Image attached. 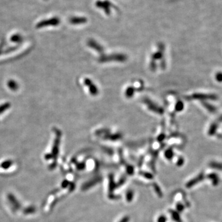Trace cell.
Instances as JSON below:
<instances>
[{
  "mask_svg": "<svg viewBox=\"0 0 222 222\" xmlns=\"http://www.w3.org/2000/svg\"><path fill=\"white\" fill-rule=\"evenodd\" d=\"M99 180H100V178H97L92 179V180L89 181V182L86 183L85 184H83V186H82V189L83 190L88 189L90 188V187H91L93 186V185H95L96 183H98V181H99Z\"/></svg>",
  "mask_w": 222,
  "mask_h": 222,
  "instance_id": "6da1fadb",
  "label": "cell"
},
{
  "mask_svg": "<svg viewBox=\"0 0 222 222\" xmlns=\"http://www.w3.org/2000/svg\"><path fill=\"white\" fill-rule=\"evenodd\" d=\"M202 179H203V176H202V175H200L199 177H196V178L192 179L191 181H189V182L187 183L186 187H187V188H189L190 187H191L192 186H194V185H195L196 183L201 181Z\"/></svg>",
  "mask_w": 222,
  "mask_h": 222,
  "instance_id": "7a4b0ae2",
  "label": "cell"
},
{
  "mask_svg": "<svg viewBox=\"0 0 222 222\" xmlns=\"http://www.w3.org/2000/svg\"><path fill=\"white\" fill-rule=\"evenodd\" d=\"M170 214H171L172 217L173 219L177 222H181V220L180 218L179 214L174 210H170Z\"/></svg>",
  "mask_w": 222,
  "mask_h": 222,
  "instance_id": "3957f363",
  "label": "cell"
},
{
  "mask_svg": "<svg viewBox=\"0 0 222 222\" xmlns=\"http://www.w3.org/2000/svg\"><path fill=\"white\" fill-rule=\"evenodd\" d=\"M133 197H134V192H133V191H127V193H126V199H127V201L128 202H130L131 201H132Z\"/></svg>",
  "mask_w": 222,
  "mask_h": 222,
  "instance_id": "277c9868",
  "label": "cell"
},
{
  "mask_svg": "<svg viewBox=\"0 0 222 222\" xmlns=\"http://www.w3.org/2000/svg\"><path fill=\"white\" fill-rule=\"evenodd\" d=\"M115 187V185L114 178L112 175H110L109 177V191L110 193H112V192L114 190Z\"/></svg>",
  "mask_w": 222,
  "mask_h": 222,
  "instance_id": "5b68a950",
  "label": "cell"
},
{
  "mask_svg": "<svg viewBox=\"0 0 222 222\" xmlns=\"http://www.w3.org/2000/svg\"><path fill=\"white\" fill-rule=\"evenodd\" d=\"M153 186H154V190H155V191L156 192L157 195H158L160 197H162L163 194H162V191H161L160 187L159 186V185L156 184V183H154Z\"/></svg>",
  "mask_w": 222,
  "mask_h": 222,
  "instance_id": "8992f818",
  "label": "cell"
},
{
  "mask_svg": "<svg viewBox=\"0 0 222 222\" xmlns=\"http://www.w3.org/2000/svg\"><path fill=\"white\" fill-rule=\"evenodd\" d=\"M140 175H141L142 176H143V177H145L146 178L149 179H153V178H154V176L152 175L151 173H149V172H140Z\"/></svg>",
  "mask_w": 222,
  "mask_h": 222,
  "instance_id": "52a82bcc",
  "label": "cell"
},
{
  "mask_svg": "<svg viewBox=\"0 0 222 222\" xmlns=\"http://www.w3.org/2000/svg\"><path fill=\"white\" fill-rule=\"evenodd\" d=\"M209 178H210L211 180L213 181V183H215L214 184H218V176H216L215 174H211V175H209Z\"/></svg>",
  "mask_w": 222,
  "mask_h": 222,
  "instance_id": "ba28073f",
  "label": "cell"
},
{
  "mask_svg": "<svg viewBox=\"0 0 222 222\" xmlns=\"http://www.w3.org/2000/svg\"><path fill=\"white\" fill-rule=\"evenodd\" d=\"M127 172L129 175H132V174L134 173V168H133L132 166H128L127 168Z\"/></svg>",
  "mask_w": 222,
  "mask_h": 222,
  "instance_id": "9c48e42d",
  "label": "cell"
},
{
  "mask_svg": "<svg viewBox=\"0 0 222 222\" xmlns=\"http://www.w3.org/2000/svg\"><path fill=\"white\" fill-rule=\"evenodd\" d=\"M166 218L165 217V216H164V215L160 216L158 218V219H157V222H166Z\"/></svg>",
  "mask_w": 222,
  "mask_h": 222,
  "instance_id": "30bf717a",
  "label": "cell"
},
{
  "mask_svg": "<svg viewBox=\"0 0 222 222\" xmlns=\"http://www.w3.org/2000/svg\"><path fill=\"white\" fill-rule=\"evenodd\" d=\"M177 208L178 211L181 212V211H182L183 210L184 207H183V205L182 204H178L177 205Z\"/></svg>",
  "mask_w": 222,
  "mask_h": 222,
  "instance_id": "8fae6325",
  "label": "cell"
},
{
  "mask_svg": "<svg viewBox=\"0 0 222 222\" xmlns=\"http://www.w3.org/2000/svg\"><path fill=\"white\" fill-rule=\"evenodd\" d=\"M130 220V217L128 216H124L123 218H122L121 220L119 222H128Z\"/></svg>",
  "mask_w": 222,
  "mask_h": 222,
  "instance_id": "7c38bea8",
  "label": "cell"
},
{
  "mask_svg": "<svg viewBox=\"0 0 222 222\" xmlns=\"http://www.w3.org/2000/svg\"><path fill=\"white\" fill-rule=\"evenodd\" d=\"M85 164H83V163H81V164H79L78 165L77 168L78 170H83L85 168Z\"/></svg>",
  "mask_w": 222,
  "mask_h": 222,
  "instance_id": "4fadbf2b",
  "label": "cell"
},
{
  "mask_svg": "<svg viewBox=\"0 0 222 222\" xmlns=\"http://www.w3.org/2000/svg\"><path fill=\"white\" fill-rule=\"evenodd\" d=\"M68 184H69V183H68V181H67V180H65V181H63L62 186L63 188H66V187L67 186Z\"/></svg>",
  "mask_w": 222,
  "mask_h": 222,
  "instance_id": "5bb4252c",
  "label": "cell"
},
{
  "mask_svg": "<svg viewBox=\"0 0 222 222\" xmlns=\"http://www.w3.org/2000/svg\"><path fill=\"white\" fill-rule=\"evenodd\" d=\"M125 178H122V179H120V182L118 183V186H120V185L123 184V183H124V182H125Z\"/></svg>",
  "mask_w": 222,
  "mask_h": 222,
  "instance_id": "9a60e30c",
  "label": "cell"
}]
</instances>
